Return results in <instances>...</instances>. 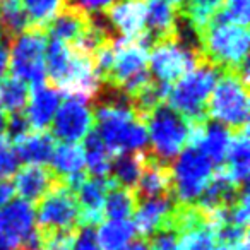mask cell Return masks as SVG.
<instances>
[{
  "label": "cell",
  "mask_w": 250,
  "mask_h": 250,
  "mask_svg": "<svg viewBox=\"0 0 250 250\" xmlns=\"http://www.w3.org/2000/svg\"><path fill=\"white\" fill-rule=\"evenodd\" d=\"M93 110L98 136L111 154L143 151L147 146L146 124L130 106L129 98L111 87H104L96 96Z\"/></svg>",
  "instance_id": "obj_1"
},
{
  "label": "cell",
  "mask_w": 250,
  "mask_h": 250,
  "mask_svg": "<svg viewBox=\"0 0 250 250\" xmlns=\"http://www.w3.org/2000/svg\"><path fill=\"white\" fill-rule=\"evenodd\" d=\"M221 69L209 62L192 69L168 87L165 103L190 124L208 122V101Z\"/></svg>",
  "instance_id": "obj_2"
},
{
  "label": "cell",
  "mask_w": 250,
  "mask_h": 250,
  "mask_svg": "<svg viewBox=\"0 0 250 250\" xmlns=\"http://www.w3.org/2000/svg\"><path fill=\"white\" fill-rule=\"evenodd\" d=\"M249 45V29L226 22L219 12L201 33L202 55L209 63L221 70L238 69L247 60Z\"/></svg>",
  "instance_id": "obj_3"
},
{
  "label": "cell",
  "mask_w": 250,
  "mask_h": 250,
  "mask_svg": "<svg viewBox=\"0 0 250 250\" xmlns=\"http://www.w3.org/2000/svg\"><path fill=\"white\" fill-rule=\"evenodd\" d=\"M147 52L149 50L139 40H115L113 63L103 86L127 98L136 96L153 81L147 69Z\"/></svg>",
  "instance_id": "obj_4"
},
{
  "label": "cell",
  "mask_w": 250,
  "mask_h": 250,
  "mask_svg": "<svg viewBox=\"0 0 250 250\" xmlns=\"http://www.w3.org/2000/svg\"><path fill=\"white\" fill-rule=\"evenodd\" d=\"M249 84L236 70H221L208 101V118L238 130L249 127Z\"/></svg>",
  "instance_id": "obj_5"
},
{
  "label": "cell",
  "mask_w": 250,
  "mask_h": 250,
  "mask_svg": "<svg viewBox=\"0 0 250 250\" xmlns=\"http://www.w3.org/2000/svg\"><path fill=\"white\" fill-rule=\"evenodd\" d=\"M147 139L151 141V153L161 161L170 163L175 156L188 146L190 122L180 113L161 103L144 118Z\"/></svg>",
  "instance_id": "obj_6"
},
{
  "label": "cell",
  "mask_w": 250,
  "mask_h": 250,
  "mask_svg": "<svg viewBox=\"0 0 250 250\" xmlns=\"http://www.w3.org/2000/svg\"><path fill=\"white\" fill-rule=\"evenodd\" d=\"M46 45L48 36L45 28L40 26H29L21 35L12 38V48L9 50V67L12 76L31 84V87L45 83Z\"/></svg>",
  "instance_id": "obj_7"
},
{
  "label": "cell",
  "mask_w": 250,
  "mask_h": 250,
  "mask_svg": "<svg viewBox=\"0 0 250 250\" xmlns=\"http://www.w3.org/2000/svg\"><path fill=\"white\" fill-rule=\"evenodd\" d=\"M147 53V69L153 81L165 86H171L175 81L190 72L201 63L208 62L201 52L182 45L177 38L158 42Z\"/></svg>",
  "instance_id": "obj_8"
},
{
  "label": "cell",
  "mask_w": 250,
  "mask_h": 250,
  "mask_svg": "<svg viewBox=\"0 0 250 250\" xmlns=\"http://www.w3.org/2000/svg\"><path fill=\"white\" fill-rule=\"evenodd\" d=\"M214 173V165L197 147L187 146L171 165L173 188L171 194L178 204H195Z\"/></svg>",
  "instance_id": "obj_9"
},
{
  "label": "cell",
  "mask_w": 250,
  "mask_h": 250,
  "mask_svg": "<svg viewBox=\"0 0 250 250\" xmlns=\"http://www.w3.org/2000/svg\"><path fill=\"white\" fill-rule=\"evenodd\" d=\"M36 228L46 229H67L79 228V204L76 194L70 188L59 182L52 190H48L38 201V208L35 211Z\"/></svg>",
  "instance_id": "obj_10"
},
{
  "label": "cell",
  "mask_w": 250,
  "mask_h": 250,
  "mask_svg": "<svg viewBox=\"0 0 250 250\" xmlns=\"http://www.w3.org/2000/svg\"><path fill=\"white\" fill-rule=\"evenodd\" d=\"M94 115L89 103L69 96L53 115L52 136L62 143H79L93 130Z\"/></svg>",
  "instance_id": "obj_11"
},
{
  "label": "cell",
  "mask_w": 250,
  "mask_h": 250,
  "mask_svg": "<svg viewBox=\"0 0 250 250\" xmlns=\"http://www.w3.org/2000/svg\"><path fill=\"white\" fill-rule=\"evenodd\" d=\"M175 206H177V201L173 199V195L137 201V208L136 212H134L136 233H139L141 238L149 240L158 231L170 229Z\"/></svg>",
  "instance_id": "obj_12"
},
{
  "label": "cell",
  "mask_w": 250,
  "mask_h": 250,
  "mask_svg": "<svg viewBox=\"0 0 250 250\" xmlns=\"http://www.w3.org/2000/svg\"><path fill=\"white\" fill-rule=\"evenodd\" d=\"M115 185L110 177L98 178L87 177L76 190V199L79 204V219L77 226L94 228L103 221V204L108 190Z\"/></svg>",
  "instance_id": "obj_13"
},
{
  "label": "cell",
  "mask_w": 250,
  "mask_h": 250,
  "mask_svg": "<svg viewBox=\"0 0 250 250\" xmlns=\"http://www.w3.org/2000/svg\"><path fill=\"white\" fill-rule=\"evenodd\" d=\"M173 178H171V165L161 161L154 156L151 151H144V167L139 177L134 194L137 201L144 199L163 197V195H173Z\"/></svg>",
  "instance_id": "obj_14"
},
{
  "label": "cell",
  "mask_w": 250,
  "mask_h": 250,
  "mask_svg": "<svg viewBox=\"0 0 250 250\" xmlns=\"http://www.w3.org/2000/svg\"><path fill=\"white\" fill-rule=\"evenodd\" d=\"M36 229L35 208L22 199H12L0 209V233L12 243L16 250Z\"/></svg>",
  "instance_id": "obj_15"
},
{
  "label": "cell",
  "mask_w": 250,
  "mask_h": 250,
  "mask_svg": "<svg viewBox=\"0 0 250 250\" xmlns=\"http://www.w3.org/2000/svg\"><path fill=\"white\" fill-rule=\"evenodd\" d=\"M91 22H93V14L65 2L59 14L45 26V31L46 36H50L55 42L74 46L89 29Z\"/></svg>",
  "instance_id": "obj_16"
},
{
  "label": "cell",
  "mask_w": 250,
  "mask_h": 250,
  "mask_svg": "<svg viewBox=\"0 0 250 250\" xmlns=\"http://www.w3.org/2000/svg\"><path fill=\"white\" fill-rule=\"evenodd\" d=\"M103 14L122 38L137 40L144 31L146 0H115Z\"/></svg>",
  "instance_id": "obj_17"
},
{
  "label": "cell",
  "mask_w": 250,
  "mask_h": 250,
  "mask_svg": "<svg viewBox=\"0 0 250 250\" xmlns=\"http://www.w3.org/2000/svg\"><path fill=\"white\" fill-rule=\"evenodd\" d=\"M59 182H62L52 168L43 165H26L16 170L14 173V190L26 202H38L48 190H52Z\"/></svg>",
  "instance_id": "obj_18"
},
{
  "label": "cell",
  "mask_w": 250,
  "mask_h": 250,
  "mask_svg": "<svg viewBox=\"0 0 250 250\" xmlns=\"http://www.w3.org/2000/svg\"><path fill=\"white\" fill-rule=\"evenodd\" d=\"M60 106V91L55 86L42 83L33 86L26 104V120L31 130H46L53 115Z\"/></svg>",
  "instance_id": "obj_19"
},
{
  "label": "cell",
  "mask_w": 250,
  "mask_h": 250,
  "mask_svg": "<svg viewBox=\"0 0 250 250\" xmlns=\"http://www.w3.org/2000/svg\"><path fill=\"white\" fill-rule=\"evenodd\" d=\"M226 165L221 167L229 180L238 187H245L249 180L250 170V141H249V127L233 130L231 143H229L228 153L225 158Z\"/></svg>",
  "instance_id": "obj_20"
},
{
  "label": "cell",
  "mask_w": 250,
  "mask_h": 250,
  "mask_svg": "<svg viewBox=\"0 0 250 250\" xmlns=\"http://www.w3.org/2000/svg\"><path fill=\"white\" fill-rule=\"evenodd\" d=\"M18 160L28 165H43L52 161L55 151V137L46 130H29L26 136L12 143Z\"/></svg>",
  "instance_id": "obj_21"
},
{
  "label": "cell",
  "mask_w": 250,
  "mask_h": 250,
  "mask_svg": "<svg viewBox=\"0 0 250 250\" xmlns=\"http://www.w3.org/2000/svg\"><path fill=\"white\" fill-rule=\"evenodd\" d=\"M144 167V151H134V153L117 154V160L111 161V180L124 188L134 190L139 182Z\"/></svg>",
  "instance_id": "obj_22"
},
{
  "label": "cell",
  "mask_w": 250,
  "mask_h": 250,
  "mask_svg": "<svg viewBox=\"0 0 250 250\" xmlns=\"http://www.w3.org/2000/svg\"><path fill=\"white\" fill-rule=\"evenodd\" d=\"M83 151H84V165L87 168V173H91L93 177L98 178H104L110 175L111 161H113L111 160V153L104 146V143L98 136L96 130H91L84 137Z\"/></svg>",
  "instance_id": "obj_23"
},
{
  "label": "cell",
  "mask_w": 250,
  "mask_h": 250,
  "mask_svg": "<svg viewBox=\"0 0 250 250\" xmlns=\"http://www.w3.org/2000/svg\"><path fill=\"white\" fill-rule=\"evenodd\" d=\"M137 208V197L134 190L124 188L115 184L108 190L103 204V216H106L111 221H127L130 216H134Z\"/></svg>",
  "instance_id": "obj_24"
},
{
  "label": "cell",
  "mask_w": 250,
  "mask_h": 250,
  "mask_svg": "<svg viewBox=\"0 0 250 250\" xmlns=\"http://www.w3.org/2000/svg\"><path fill=\"white\" fill-rule=\"evenodd\" d=\"M136 236L134 223L127 221H106L101 223L96 231V238L101 250H122L129 245Z\"/></svg>",
  "instance_id": "obj_25"
},
{
  "label": "cell",
  "mask_w": 250,
  "mask_h": 250,
  "mask_svg": "<svg viewBox=\"0 0 250 250\" xmlns=\"http://www.w3.org/2000/svg\"><path fill=\"white\" fill-rule=\"evenodd\" d=\"M29 100V87L14 76L0 79V108L7 115L22 113Z\"/></svg>",
  "instance_id": "obj_26"
},
{
  "label": "cell",
  "mask_w": 250,
  "mask_h": 250,
  "mask_svg": "<svg viewBox=\"0 0 250 250\" xmlns=\"http://www.w3.org/2000/svg\"><path fill=\"white\" fill-rule=\"evenodd\" d=\"M31 26L21 0H0V33L9 40Z\"/></svg>",
  "instance_id": "obj_27"
},
{
  "label": "cell",
  "mask_w": 250,
  "mask_h": 250,
  "mask_svg": "<svg viewBox=\"0 0 250 250\" xmlns=\"http://www.w3.org/2000/svg\"><path fill=\"white\" fill-rule=\"evenodd\" d=\"M225 0H187L180 14L197 29L202 33L208 28L209 22L214 19V16L221 11Z\"/></svg>",
  "instance_id": "obj_28"
},
{
  "label": "cell",
  "mask_w": 250,
  "mask_h": 250,
  "mask_svg": "<svg viewBox=\"0 0 250 250\" xmlns=\"http://www.w3.org/2000/svg\"><path fill=\"white\" fill-rule=\"evenodd\" d=\"M178 236V250H221L216 233L209 223L199 225Z\"/></svg>",
  "instance_id": "obj_29"
},
{
  "label": "cell",
  "mask_w": 250,
  "mask_h": 250,
  "mask_svg": "<svg viewBox=\"0 0 250 250\" xmlns=\"http://www.w3.org/2000/svg\"><path fill=\"white\" fill-rule=\"evenodd\" d=\"M21 2L31 26H40V28H45L65 5V0H21Z\"/></svg>",
  "instance_id": "obj_30"
},
{
  "label": "cell",
  "mask_w": 250,
  "mask_h": 250,
  "mask_svg": "<svg viewBox=\"0 0 250 250\" xmlns=\"http://www.w3.org/2000/svg\"><path fill=\"white\" fill-rule=\"evenodd\" d=\"M38 229V228H36ZM40 231V250H72L77 228Z\"/></svg>",
  "instance_id": "obj_31"
},
{
  "label": "cell",
  "mask_w": 250,
  "mask_h": 250,
  "mask_svg": "<svg viewBox=\"0 0 250 250\" xmlns=\"http://www.w3.org/2000/svg\"><path fill=\"white\" fill-rule=\"evenodd\" d=\"M219 16L226 22L247 28L250 19V0H225Z\"/></svg>",
  "instance_id": "obj_32"
},
{
  "label": "cell",
  "mask_w": 250,
  "mask_h": 250,
  "mask_svg": "<svg viewBox=\"0 0 250 250\" xmlns=\"http://www.w3.org/2000/svg\"><path fill=\"white\" fill-rule=\"evenodd\" d=\"M19 160L12 143L5 136H0V178H7L9 175L16 173Z\"/></svg>",
  "instance_id": "obj_33"
},
{
  "label": "cell",
  "mask_w": 250,
  "mask_h": 250,
  "mask_svg": "<svg viewBox=\"0 0 250 250\" xmlns=\"http://www.w3.org/2000/svg\"><path fill=\"white\" fill-rule=\"evenodd\" d=\"M72 250H101L100 243H98L94 228L79 226L77 231H76V238H74Z\"/></svg>",
  "instance_id": "obj_34"
},
{
  "label": "cell",
  "mask_w": 250,
  "mask_h": 250,
  "mask_svg": "<svg viewBox=\"0 0 250 250\" xmlns=\"http://www.w3.org/2000/svg\"><path fill=\"white\" fill-rule=\"evenodd\" d=\"M147 243L151 250H178V236L171 229L158 231L147 240Z\"/></svg>",
  "instance_id": "obj_35"
},
{
  "label": "cell",
  "mask_w": 250,
  "mask_h": 250,
  "mask_svg": "<svg viewBox=\"0 0 250 250\" xmlns=\"http://www.w3.org/2000/svg\"><path fill=\"white\" fill-rule=\"evenodd\" d=\"M65 2L89 12V14H94V12H104L115 0H65Z\"/></svg>",
  "instance_id": "obj_36"
},
{
  "label": "cell",
  "mask_w": 250,
  "mask_h": 250,
  "mask_svg": "<svg viewBox=\"0 0 250 250\" xmlns=\"http://www.w3.org/2000/svg\"><path fill=\"white\" fill-rule=\"evenodd\" d=\"M14 194H16V190H14L12 182L7 180V178H0V209L12 201Z\"/></svg>",
  "instance_id": "obj_37"
},
{
  "label": "cell",
  "mask_w": 250,
  "mask_h": 250,
  "mask_svg": "<svg viewBox=\"0 0 250 250\" xmlns=\"http://www.w3.org/2000/svg\"><path fill=\"white\" fill-rule=\"evenodd\" d=\"M9 70V38L0 35V79Z\"/></svg>",
  "instance_id": "obj_38"
},
{
  "label": "cell",
  "mask_w": 250,
  "mask_h": 250,
  "mask_svg": "<svg viewBox=\"0 0 250 250\" xmlns=\"http://www.w3.org/2000/svg\"><path fill=\"white\" fill-rule=\"evenodd\" d=\"M122 250H151V249H149V243H147V240L137 238V240H132L129 245H125Z\"/></svg>",
  "instance_id": "obj_39"
},
{
  "label": "cell",
  "mask_w": 250,
  "mask_h": 250,
  "mask_svg": "<svg viewBox=\"0 0 250 250\" xmlns=\"http://www.w3.org/2000/svg\"><path fill=\"white\" fill-rule=\"evenodd\" d=\"M221 250H249V236L243 238L242 242L235 243V245H231V247H226V249H221Z\"/></svg>",
  "instance_id": "obj_40"
},
{
  "label": "cell",
  "mask_w": 250,
  "mask_h": 250,
  "mask_svg": "<svg viewBox=\"0 0 250 250\" xmlns=\"http://www.w3.org/2000/svg\"><path fill=\"white\" fill-rule=\"evenodd\" d=\"M7 120H9V115L0 108V136H4L5 129H7Z\"/></svg>",
  "instance_id": "obj_41"
},
{
  "label": "cell",
  "mask_w": 250,
  "mask_h": 250,
  "mask_svg": "<svg viewBox=\"0 0 250 250\" xmlns=\"http://www.w3.org/2000/svg\"><path fill=\"white\" fill-rule=\"evenodd\" d=\"M163 2H167V4H170L171 7L177 9V11L180 12L182 9H184V5H185V2H187V0H163Z\"/></svg>",
  "instance_id": "obj_42"
},
{
  "label": "cell",
  "mask_w": 250,
  "mask_h": 250,
  "mask_svg": "<svg viewBox=\"0 0 250 250\" xmlns=\"http://www.w3.org/2000/svg\"><path fill=\"white\" fill-rule=\"evenodd\" d=\"M0 250H16L14 247H12V243L9 242L2 233H0Z\"/></svg>",
  "instance_id": "obj_43"
}]
</instances>
